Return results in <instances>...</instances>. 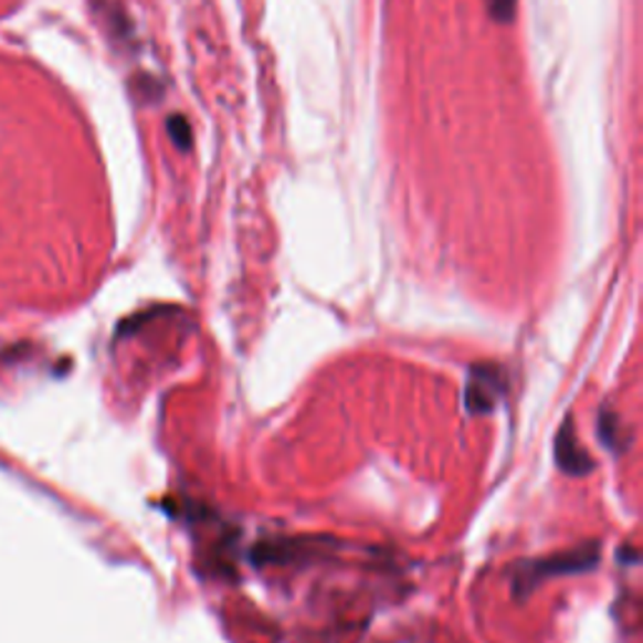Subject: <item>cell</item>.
Here are the masks:
<instances>
[{"label":"cell","mask_w":643,"mask_h":643,"mask_svg":"<svg viewBox=\"0 0 643 643\" xmlns=\"http://www.w3.org/2000/svg\"><path fill=\"white\" fill-rule=\"evenodd\" d=\"M556 461L566 473H571V475H583L593 467L591 457L586 455V450L576 443L571 422H566V425L560 428L558 440H556Z\"/></svg>","instance_id":"3957f363"},{"label":"cell","mask_w":643,"mask_h":643,"mask_svg":"<svg viewBox=\"0 0 643 643\" xmlns=\"http://www.w3.org/2000/svg\"><path fill=\"white\" fill-rule=\"evenodd\" d=\"M595 566V554L593 550H573V554H563L558 558H550V560H540L530 568L528 573L520 576L523 578H533V583L544 581L548 576H560V573H578V571H586V568H593Z\"/></svg>","instance_id":"7a4b0ae2"},{"label":"cell","mask_w":643,"mask_h":643,"mask_svg":"<svg viewBox=\"0 0 643 643\" xmlns=\"http://www.w3.org/2000/svg\"><path fill=\"white\" fill-rule=\"evenodd\" d=\"M516 3L518 0H488V11L495 21L508 23L513 13H516Z\"/></svg>","instance_id":"5b68a950"},{"label":"cell","mask_w":643,"mask_h":643,"mask_svg":"<svg viewBox=\"0 0 643 643\" xmlns=\"http://www.w3.org/2000/svg\"><path fill=\"white\" fill-rule=\"evenodd\" d=\"M169 134H171V139H173V144L179 146V149L187 151L191 146V128L187 124V118L171 116L169 118Z\"/></svg>","instance_id":"277c9868"},{"label":"cell","mask_w":643,"mask_h":643,"mask_svg":"<svg viewBox=\"0 0 643 643\" xmlns=\"http://www.w3.org/2000/svg\"><path fill=\"white\" fill-rule=\"evenodd\" d=\"M503 380L500 370H491V367H475L467 380L465 390V405L471 412H488L500 400Z\"/></svg>","instance_id":"6da1fadb"}]
</instances>
